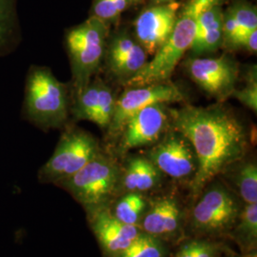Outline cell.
<instances>
[{
    "label": "cell",
    "mask_w": 257,
    "mask_h": 257,
    "mask_svg": "<svg viewBox=\"0 0 257 257\" xmlns=\"http://www.w3.org/2000/svg\"><path fill=\"white\" fill-rule=\"evenodd\" d=\"M257 29L256 7L239 0L224 13L223 45L232 48L239 37Z\"/></svg>",
    "instance_id": "ac0fdd59"
},
{
    "label": "cell",
    "mask_w": 257,
    "mask_h": 257,
    "mask_svg": "<svg viewBox=\"0 0 257 257\" xmlns=\"http://www.w3.org/2000/svg\"><path fill=\"white\" fill-rule=\"evenodd\" d=\"M116 98L110 87L99 79L98 82V101L95 118L93 123L101 128H108L113 115Z\"/></svg>",
    "instance_id": "cb8c5ba5"
},
{
    "label": "cell",
    "mask_w": 257,
    "mask_h": 257,
    "mask_svg": "<svg viewBox=\"0 0 257 257\" xmlns=\"http://www.w3.org/2000/svg\"><path fill=\"white\" fill-rule=\"evenodd\" d=\"M92 231L102 248L110 256L128 248L142 232L140 227L127 225L105 208L88 211Z\"/></svg>",
    "instance_id": "5bb4252c"
},
{
    "label": "cell",
    "mask_w": 257,
    "mask_h": 257,
    "mask_svg": "<svg viewBox=\"0 0 257 257\" xmlns=\"http://www.w3.org/2000/svg\"><path fill=\"white\" fill-rule=\"evenodd\" d=\"M71 107V84L60 82L47 67L31 66L25 82L23 118L45 132L65 128Z\"/></svg>",
    "instance_id": "7a4b0ae2"
},
{
    "label": "cell",
    "mask_w": 257,
    "mask_h": 257,
    "mask_svg": "<svg viewBox=\"0 0 257 257\" xmlns=\"http://www.w3.org/2000/svg\"><path fill=\"white\" fill-rule=\"evenodd\" d=\"M122 172L116 162L103 152L74 175L55 185L63 188L87 211L105 208L121 186Z\"/></svg>",
    "instance_id": "5b68a950"
},
{
    "label": "cell",
    "mask_w": 257,
    "mask_h": 257,
    "mask_svg": "<svg viewBox=\"0 0 257 257\" xmlns=\"http://www.w3.org/2000/svg\"><path fill=\"white\" fill-rule=\"evenodd\" d=\"M245 257H255V256H245Z\"/></svg>",
    "instance_id": "4dcf8cb0"
},
{
    "label": "cell",
    "mask_w": 257,
    "mask_h": 257,
    "mask_svg": "<svg viewBox=\"0 0 257 257\" xmlns=\"http://www.w3.org/2000/svg\"><path fill=\"white\" fill-rule=\"evenodd\" d=\"M186 70L193 82L218 101L231 96L238 79V64L228 55L191 58L186 63Z\"/></svg>",
    "instance_id": "9c48e42d"
},
{
    "label": "cell",
    "mask_w": 257,
    "mask_h": 257,
    "mask_svg": "<svg viewBox=\"0 0 257 257\" xmlns=\"http://www.w3.org/2000/svg\"><path fill=\"white\" fill-rule=\"evenodd\" d=\"M130 5V0H93L91 17L109 25L115 23Z\"/></svg>",
    "instance_id": "d4e9b609"
},
{
    "label": "cell",
    "mask_w": 257,
    "mask_h": 257,
    "mask_svg": "<svg viewBox=\"0 0 257 257\" xmlns=\"http://www.w3.org/2000/svg\"><path fill=\"white\" fill-rule=\"evenodd\" d=\"M108 35L109 25L93 17L67 30L65 46L73 75L72 92L82 89L97 74L106 52Z\"/></svg>",
    "instance_id": "277c9868"
},
{
    "label": "cell",
    "mask_w": 257,
    "mask_h": 257,
    "mask_svg": "<svg viewBox=\"0 0 257 257\" xmlns=\"http://www.w3.org/2000/svg\"><path fill=\"white\" fill-rule=\"evenodd\" d=\"M100 152L92 135L68 124L53 156L39 170L38 179L42 183L57 184L77 173Z\"/></svg>",
    "instance_id": "8992f818"
},
{
    "label": "cell",
    "mask_w": 257,
    "mask_h": 257,
    "mask_svg": "<svg viewBox=\"0 0 257 257\" xmlns=\"http://www.w3.org/2000/svg\"><path fill=\"white\" fill-rule=\"evenodd\" d=\"M218 248L205 241H191L185 244L176 257H216Z\"/></svg>",
    "instance_id": "4316f807"
},
{
    "label": "cell",
    "mask_w": 257,
    "mask_h": 257,
    "mask_svg": "<svg viewBox=\"0 0 257 257\" xmlns=\"http://www.w3.org/2000/svg\"><path fill=\"white\" fill-rule=\"evenodd\" d=\"M238 204L221 185H212L193 208L192 222L195 230L218 232L229 229L237 219Z\"/></svg>",
    "instance_id": "8fae6325"
},
{
    "label": "cell",
    "mask_w": 257,
    "mask_h": 257,
    "mask_svg": "<svg viewBox=\"0 0 257 257\" xmlns=\"http://www.w3.org/2000/svg\"><path fill=\"white\" fill-rule=\"evenodd\" d=\"M257 71L256 65H253L248 68L246 75V86L236 90L231 93V96L235 97L244 106L256 113L257 110Z\"/></svg>",
    "instance_id": "484cf974"
},
{
    "label": "cell",
    "mask_w": 257,
    "mask_h": 257,
    "mask_svg": "<svg viewBox=\"0 0 257 257\" xmlns=\"http://www.w3.org/2000/svg\"><path fill=\"white\" fill-rule=\"evenodd\" d=\"M142 1H143V0H130L131 5H132V4H134V5H138V4H140Z\"/></svg>",
    "instance_id": "f546056e"
},
{
    "label": "cell",
    "mask_w": 257,
    "mask_h": 257,
    "mask_svg": "<svg viewBox=\"0 0 257 257\" xmlns=\"http://www.w3.org/2000/svg\"><path fill=\"white\" fill-rule=\"evenodd\" d=\"M147 208V201L140 193H128L116 204L113 215L118 220L132 226H138Z\"/></svg>",
    "instance_id": "ffe728a7"
},
{
    "label": "cell",
    "mask_w": 257,
    "mask_h": 257,
    "mask_svg": "<svg viewBox=\"0 0 257 257\" xmlns=\"http://www.w3.org/2000/svg\"><path fill=\"white\" fill-rule=\"evenodd\" d=\"M164 255L165 248L160 239L142 231L128 248L111 257H164Z\"/></svg>",
    "instance_id": "44dd1931"
},
{
    "label": "cell",
    "mask_w": 257,
    "mask_h": 257,
    "mask_svg": "<svg viewBox=\"0 0 257 257\" xmlns=\"http://www.w3.org/2000/svg\"><path fill=\"white\" fill-rule=\"evenodd\" d=\"M18 0H0V56L9 55L21 41Z\"/></svg>",
    "instance_id": "d6986e66"
},
{
    "label": "cell",
    "mask_w": 257,
    "mask_h": 257,
    "mask_svg": "<svg viewBox=\"0 0 257 257\" xmlns=\"http://www.w3.org/2000/svg\"><path fill=\"white\" fill-rule=\"evenodd\" d=\"M179 2L156 4L138 16L135 26V38L149 55H155L171 36L175 27Z\"/></svg>",
    "instance_id": "7c38bea8"
},
{
    "label": "cell",
    "mask_w": 257,
    "mask_h": 257,
    "mask_svg": "<svg viewBox=\"0 0 257 257\" xmlns=\"http://www.w3.org/2000/svg\"><path fill=\"white\" fill-rule=\"evenodd\" d=\"M233 180L244 202L257 203V166L254 162H245L239 166Z\"/></svg>",
    "instance_id": "7402d4cb"
},
{
    "label": "cell",
    "mask_w": 257,
    "mask_h": 257,
    "mask_svg": "<svg viewBox=\"0 0 257 257\" xmlns=\"http://www.w3.org/2000/svg\"><path fill=\"white\" fill-rule=\"evenodd\" d=\"M225 0H188L178 11L175 27L165 44L156 52L153 59L130 78L125 85L138 87L169 81L184 54L190 50L196 34L197 22L206 9Z\"/></svg>",
    "instance_id": "3957f363"
},
{
    "label": "cell",
    "mask_w": 257,
    "mask_h": 257,
    "mask_svg": "<svg viewBox=\"0 0 257 257\" xmlns=\"http://www.w3.org/2000/svg\"><path fill=\"white\" fill-rule=\"evenodd\" d=\"M223 17L221 4L212 5L203 12L190 48L192 54L198 56L211 54L223 46Z\"/></svg>",
    "instance_id": "2e32d148"
},
{
    "label": "cell",
    "mask_w": 257,
    "mask_h": 257,
    "mask_svg": "<svg viewBox=\"0 0 257 257\" xmlns=\"http://www.w3.org/2000/svg\"><path fill=\"white\" fill-rule=\"evenodd\" d=\"M237 235L246 247L254 248L257 238V203L247 204L239 211Z\"/></svg>",
    "instance_id": "603a6c76"
},
{
    "label": "cell",
    "mask_w": 257,
    "mask_h": 257,
    "mask_svg": "<svg viewBox=\"0 0 257 257\" xmlns=\"http://www.w3.org/2000/svg\"><path fill=\"white\" fill-rule=\"evenodd\" d=\"M175 0H155L156 4H163V3H168V2H173Z\"/></svg>",
    "instance_id": "f1b7e54d"
},
{
    "label": "cell",
    "mask_w": 257,
    "mask_h": 257,
    "mask_svg": "<svg viewBox=\"0 0 257 257\" xmlns=\"http://www.w3.org/2000/svg\"><path fill=\"white\" fill-rule=\"evenodd\" d=\"M170 126L192 144L197 170L191 187L199 193L217 175L239 162L247 152L248 134L238 118L221 105H186L170 109Z\"/></svg>",
    "instance_id": "6da1fadb"
},
{
    "label": "cell",
    "mask_w": 257,
    "mask_h": 257,
    "mask_svg": "<svg viewBox=\"0 0 257 257\" xmlns=\"http://www.w3.org/2000/svg\"><path fill=\"white\" fill-rule=\"evenodd\" d=\"M181 210L177 201L166 197L157 200L145 212L140 222V229L143 232L160 239L175 235L180 228Z\"/></svg>",
    "instance_id": "9a60e30c"
},
{
    "label": "cell",
    "mask_w": 257,
    "mask_h": 257,
    "mask_svg": "<svg viewBox=\"0 0 257 257\" xmlns=\"http://www.w3.org/2000/svg\"><path fill=\"white\" fill-rule=\"evenodd\" d=\"M104 56L111 74L124 83L138 74L149 61L147 52L135 37L125 32L110 39Z\"/></svg>",
    "instance_id": "4fadbf2b"
},
{
    "label": "cell",
    "mask_w": 257,
    "mask_h": 257,
    "mask_svg": "<svg viewBox=\"0 0 257 257\" xmlns=\"http://www.w3.org/2000/svg\"><path fill=\"white\" fill-rule=\"evenodd\" d=\"M232 48H244L251 54H255L257 49V29L242 35L234 42Z\"/></svg>",
    "instance_id": "83f0119b"
},
{
    "label": "cell",
    "mask_w": 257,
    "mask_h": 257,
    "mask_svg": "<svg viewBox=\"0 0 257 257\" xmlns=\"http://www.w3.org/2000/svg\"><path fill=\"white\" fill-rule=\"evenodd\" d=\"M146 157L162 174L177 180L193 179L197 170V158L192 144L171 126Z\"/></svg>",
    "instance_id": "52a82bcc"
},
{
    "label": "cell",
    "mask_w": 257,
    "mask_h": 257,
    "mask_svg": "<svg viewBox=\"0 0 257 257\" xmlns=\"http://www.w3.org/2000/svg\"><path fill=\"white\" fill-rule=\"evenodd\" d=\"M185 100V94L175 83H155L138 87H128L116 98L113 115L108 131L117 137L125 122L138 110L158 103H175Z\"/></svg>",
    "instance_id": "ba28073f"
},
{
    "label": "cell",
    "mask_w": 257,
    "mask_h": 257,
    "mask_svg": "<svg viewBox=\"0 0 257 257\" xmlns=\"http://www.w3.org/2000/svg\"><path fill=\"white\" fill-rule=\"evenodd\" d=\"M162 173L146 156H133L122 173L121 185L128 193H144L161 182Z\"/></svg>",
    "instance_id": "e0dca14e"
},
{
    "label": "cell",
    "mask_w": 257,
    "mask_h": 257,
    "mask_svg": "<svg viewBox=\"0 0 257 257\" xmlns=\"http://www.w3.org/2000/svg\"><path fill=\"white\" fill-rule=\"evenodd\" d=\"M170 126L166 104L158 103L138 110L122 126L119 134L120 153L156 143Z\"/></svg>",
    "instance_id": "30bf717a"
}]
</instances>
